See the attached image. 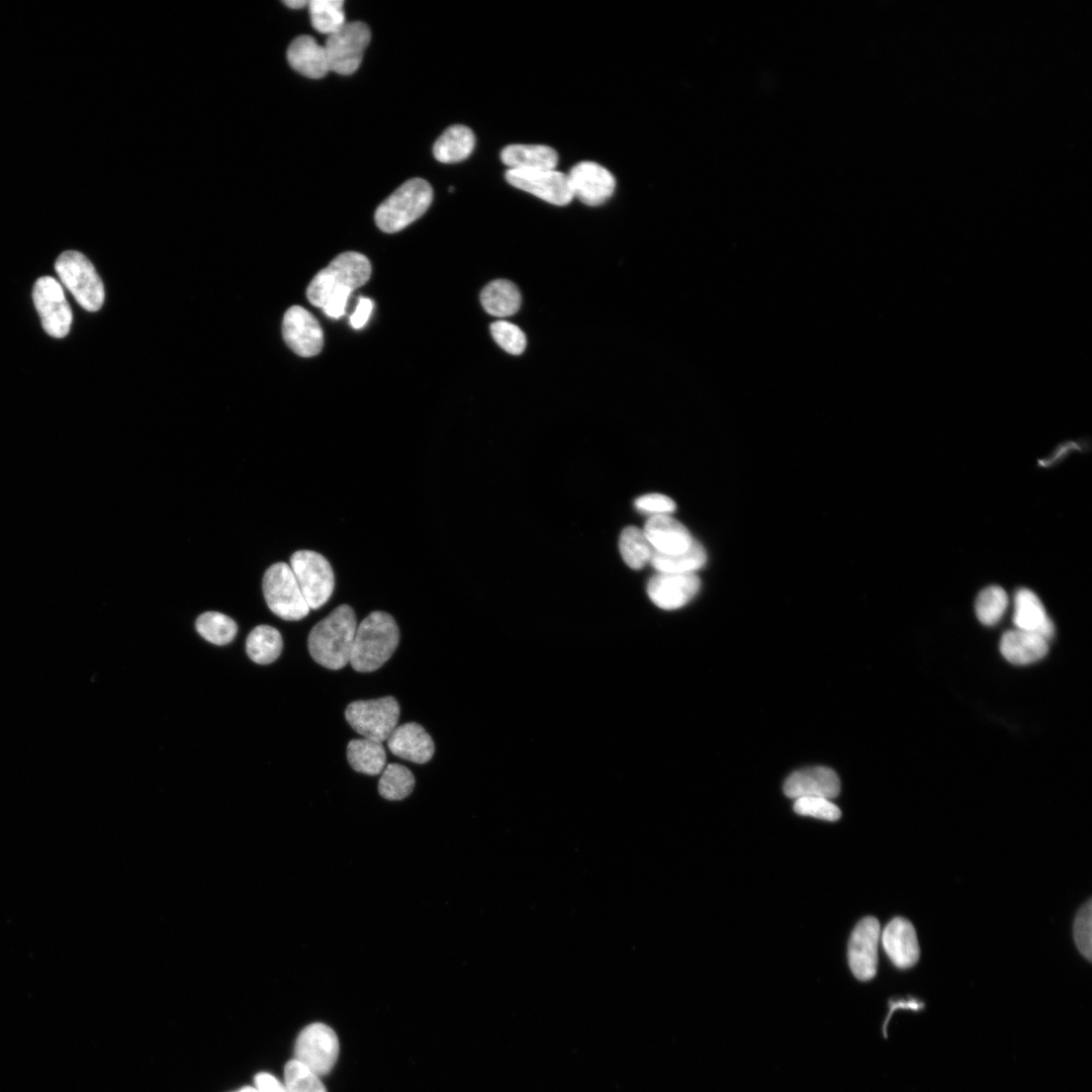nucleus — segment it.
Wrapping results in <instances>:
<instances>
[{"mask_svg":"<svg viewBox=\"0 0 1092 1092\" xmlns=\"http://www.w3.org/2000/svg\"><path fill=\"white\" fill-rule=\"evenodd\" d=\"M354 610L341 605L317 622L307 638L312 659L329 669H340L350 662L357 629Z\"/></svg>","mask_w":1092,"mask_h":1092,"instance_id":"1","label":"nucleus"},{"mask_svg":"<svg viewBox=\"0 0 1092 1092\" xmlns=\"http://www.w3.org/2000/svg\"><path fill=\"white\" fill-rule=\"evenodd\" d=\"M398 642L399 629L393 617L374 611L357 626L349 663L359 672L374 671L391 657Z\"/></svg>","mask_w":1092,"mask_h":1092,"instance_id":"2","label":"nucleus"},{"mask_svg":"<svg viewBox=\"0 0 1092 1092\" xmlns=\"http://www.w3.org/2000/svg\"><path fill=\"white\" fill-rule=\"evenodd\" d=\"M433 189L422 178L401 184L376 209V225L384 233H396L422 216L431 205Z\"/></svg>","mask_w":1092,"mask_h":1092,"instance_id":"3","label":"nucleus"},{"mask_svg":"<svg viewBox=\"0 0 1092 1092\" xmlns=\"http://www.w3.org/2000/svg\"><path fill=\"white\" fill-rule=\"evenodd\" d=\"M370 275L371 265L364 255L342 253L312 278L306 290L307 299L322 308L335 290L343 287L354 290L364 285Z\"/></svg>","mask_w":1092,"mask_h":1092,"instance_id":"4","label":"nucleus"},{"mask_svg":"<svg viewBox=\"0 0 1092 1092\" xmlns=\"http://www.w3.org/2000/svg\"><path fill=\"white\" fill-rule=\"evenodd\" d=\"M55 270L84 309L96 311L102 306L105 296L103 282L83 254L72 250L63 252L56 261Z\"/></svg>","mask_w":1092,"mask_h":1092,"instance_id":"5","label":"nucleus"},{"mask_svg":"<svg viewBox=\"0 0 1092 1092\" xmlns=\"http://www.w3.org/2000/svg\"><path fill=\"white\" fill-rule=\"evenodd\" d=\"M262 588L270 611L286 621H299L309 613L289 564L277 562L264 573Z\"/></svg>","mask_w":1092,"mask_h":1092,"instance_id":"6","label":"nucleus"},{"mask_svg":"<svg viewBox=\"0 0 1092 1092\" xmlns=\"http://www.w3.org/2000/svg\"><path fill=\"white\" fill-rule=\"evenodd\" d=\"M289 565L309 609L323 607L335 587L334 571L327 558L312 550H298L291 555Z\"/></svg>","mask_w":1092,"mask_h":1092,"instance_id":"7","label":"nucleus"},{"mask_svg":"<svg viewBox=\"0 0 1092 1092\" xmlns=\"http://www.w3.org/2000/svg\"><path fill=\"white\" fill-rule=\"evenodd\" d=\"M400 708L391 696L350 703L345 711L349 725L364 738L383 742L396 728Z\"/></svg>","mask_w":1092,"mask_h":1092,"instance_id":"8","label":"nucleus"},{"mask_svg":"<svg viewBox=\"0 0 1092 1092\" xmlns=\"http://www.w3.org/2000/svg\"><path fill=\"white\" fill-rule=\"evenodd\" d=\"M370 39V29L361 21L346 22L340 29L328 35L324 47L330 71L340 75L356 72Z\"/></svg>","mask_w":1092,"mask_h":1092,"instance_id":"9","label":"nucleus"},{"mask_svg":"<svg viewBox=\"0 0 1092 1092\" xmlns=\"http://www.w3.org/2000/svg\"><path fill=\"white\" fill-rule=\"evenodd\" d=\"M295 1060L309 1068L317 1076L328 1074L339 1055V1040L335 1031L324 1023L304 1027L295 1041Z\"/></svg>","mask_w":1092,"mask_h":1092,"instance_id":"10","label":"nucleus"},{"mask_svg":"<svg viewBox=\"0 0 1092 1092\" xmlns=\"http://www.w3.org/2000/svg\"><path fill=\"white\" fill-rule=\"evenodd\" d=\"M32 297L43 330L54 338L67 336L73 314L62 285L54 277L42 276L34 283Z\"/></svg>","mask_w":1092,"mask_h":1092,"instance_id":"11","label":"nucleus"},{"mask_svg":"<svg viewBox=\"0 0 1092 1092\" xmlns=\"http://www.w3.org/2000/svg\"><path fill=\"white\" fill-rule=\"evenodd\" d=\"M505 177L512 186L551 204L566 205L574 197L567 174L556 169H508Z\"/></svg>","mask_w":1092,"mask_h":1092,"instance_id":"12","label":"nucleus"},{"mask_svg":"<svg viewBox=\"0 0 1092 1092\" xmlns=\"http://www.w3.org/2000/svg\"><path fill=\"white\" fill-rule=\"evenodd\" d=\"M881 935L877 918H862L853 928L848 942V965L859 981H870L877 974L878 944Z\"/></svg>","mask_w":1092,"mask_h":1092,"instance_id":"13","label":"nucleus"},{"mask_svg":"<svg viewBox=\"0 0 1092 1092\" xmlns=\"http://www.w3.org/2000/svg\"><path fill=\"white\" fill-rule=\"evenodd\" d=\"M282 336L286 345L301 357L317 355L324 345V333L317 320L299 305L290 306L285 311Z\"/></svg>","mask_w":1092,"mask_h":1092,"instance_id":"14","label":"nucleus"},{"mask_svg":"<svg viewBox=\"0 0 1092 1092\" xmlns=\"http://www.w3.org/2000/svg\"><path fill=\"white\" fill-rule=\"evenodd\" d=\"M567 176L573 196L590 206L607 201L616 187L613 174L596 162H579L571 168Z\"/></svg>","mask_w":1092,"mask_h":1092,"instance_id":"15","label":"nucleus"},{"mask_svg":"<svg viewBox=\"0 0 1092 1092\" xmlns=\"http://www.w3.org/2000/svg\"><path fill=\"white\" fill-rule=\"evenodd\" d=\"M695 573L658 572L647 585V594L657 607L663 610L678 609L688 604L700 588Z\"/></svg>","mask_w":1092,"mask_h":1092,"instance_id":"16","label":"nucleus"},{"mask_svg":"<svg viewBox=\"0 0 1092 1092\" xmlns=\"http://www.w3.org/2000/svg\"><path fill=\"white\" fill-rule=\"evenodd\" d=\"M840 782L834 770L814 766L790 775L784 785V793L792 799L820 797L832 799L839 794Z\"/></svg>","mask_w":1092,"mask_h":1092,"instance_id":"17","label":"nucleus"},{"mask_svg":"<svg viewBox=\"0 0 1092 1092\" xmlns=\"http://www.w3.org/2000/svg\"><path fill=\"white\" fill-rule=\"evenodd\" d=\"M882 942L887 956L899 969H909L919 960L920 950L915 928L903 917H895L886 925Z\"/></svg>","mask_w":1092,"mask_h":1092,"instance_id":"18","label":"nucleus"},{"mask_svg":"<svg viewBox=\"0 0 1092 1092\" xmlns=\"http://www.w3.org/2000/svg\"><path fill=\"white\" fill-rule=\"evenodd\" d=\"M387 745L392 754L420 764L428 762L435 752L432 737L416 722L396 726L387 739Z\"/></svg>","mask_w":1092,"mask_h":1092,"instance_id":"19","label":"nucleus"},{"mask_svg":"<svg viewBox=\"0 0 1092 1092\" xmlns=\"http://www.w3.org/2000/svg\"><path fill=\"white\" fill-rule=\"evenodd\" d=\"M643 531L653 550L663 554L682 552L694 542L689 530L668 515L652 516Z\"/></svg>","mask_w":1092,"mask_h":1092,"instance_id":"20","label":"nucleus"},{"mask_svg":"<svg viewBox=\"0 0 1092 1092\" xmlns=\"http://www.w3.org/2000/svg\"><path fill=\"white\" fill-rule=\"evenodd\" d=\"M1013 623L1016 629L1035 633L1046 641L1056 631L1041 601L1027 588L1018 589L1014 596Z\"/></svg>","mask_w":1092,"mask_h":1092,"instance_id":"21","label":"nucleus"},{"mask_svg":"<svg viewBox=\"0 0 1092 1092\" xmlns=\"http://www.w3.org/2000/svg\"><path fill=\"white\" fill-rule=\"evenodd\" d=\"M287 61L299 74L320 79L330 72L329 61L324 46L309 35L295 37L287 49Z\"/></svg>","mask_w":1092,"mask_h":1092,"instance_id":"22","label":"nucleus"},{"mask_svg":"<svg viewBox=\"0 0 1092 1092\" xmlns=\"http://www.w3.org/2000/svg\"><path fill=\"white\" fill-rule=\"evenodd\" d=\"M999 648L1003 657L1010 663L1026 665L1046 655L1049 641L1035 633L1015 628L1002 635Z\"/></svg>","mask_w":1092,"mask_h":1092,"instance_id":"23","label":"nucleus"},{"mask_svg":"<svg viewBox=\"0 0 1092 1092\" xmlns=\"http://www.w3.org/2000/svg\"><path fill=\"white\" fill-rule=\"evenodd\" d=\"M502 162L514 170L556 169L557 152L545 145L514 144L503 149Z\"/></svg>","mask_w":1092,"mask_h":1092,"instance_id":"24","label":"nucleus"},{"mask_svg":"<svg viewBox=\"0 0 1092 1092\" xmlns=\"http://www.w3.org/2000/svg\"><path fill=\"white\" fill-rule=\"evenodd\" d=\"M475 136L472 130L461 124L448 127L435 142L433 154L441 163H457L472 153Z\"/></svg>","mask_w":1092,"mask_h":1092,"instance_id":"25","label":"nucleus"},{"mask_svg":"<svg viewBox=\"0 0 1092 1092\" xmlns=\"http://www.w3.org/2000/svg\"><path fill=\"white\" fill-rule=\"evenodd\" d=\"M480 302L491 315L504 317L516 313L521 305V294L511 281L497 279L488 283L480 293Z\"/></svg>","mask_w":1092,"mask_h":1092,"instance_id":"26","label":"nucleus"},{"mask_svg":"<svg viewBox=\"0 0 1092 1092\" xmlns=\"http://www.w3.org/2000/svg\"><path fill=\"white\" fill-rule=\"evenodd\" d=\"M347 758L354 770L369 776L381 774L386 763V753L381 742L364 737L352 739L348 743Z\"/></svg>","mask_w":1092,"mask_h":1092,"instance_id":"27","label":"nucleus"},{"mask_svg":"<svg viewBox=\"0 0 1092 1092\" xmlns=\"http://www.w3.org/2000/svg\"><path fill=\"white\" fill-rule=\"evenodd\" d=\"M283 641L280 632L269 625H259L248 635L246 651L256 663L268 664L281 654Z\"/></svg>","mask_w":1092,"mask_h":1092,"instance_id":"28","label":"nucleus"},{"mask_svg":"<svg viewBox=\"0 0 1092 1092\" xmlns=\"http://www.w3.org/2000/svg\"><path fill=\"white\" fill-rule=\"evenodd\" d=\"M706 560L705 549L694 540L687 550L679 553L663 554L653 550L650 563L659 572L694 573L705 564Z\"/></svg>","mask_w":1092,"mask_h":1092,"instance_id":"29","label":"nucleus"},{"mask_svg":"<svg viewBox=\"0 0 1092 1092\" xmlns=\"http://www.w3.org/2000/svg\"><path fill=\"white\" fill-rule=\"evenodd\" d=\"M619 549L626 564L633 569H640L650 562L653 548L643 530L629 526L619 539Z\"/></svg>","mask_w":1092,"mask_h":1092,"instance_id":"30","label":"nucleus"},{"mask_svg":"<svg viewBox=\"0 0 1092 1092\" xmlns=\"http://www.w3.org/2000/svg\"><path fill=\"white\" fill-rule=\"evenodd\" d=\"M414 787L415 777L406 766L389 763L381 772L378 792L386 800L398 801L406 798Z\"/></svg>","mask_w":1092,"mask_h":1092,"instance_id":"31","label":"nucleus"},{"mask_svg":"<svg viewBox=\"0 0 1092 1092\" xmlns=\"http://www.w3.org/2000/svg\"><path fill=\"white\" fill-rule=\"evenodd\" d=\"M202 638L215 645H226L234 640L238 627L229 616L218 612H205L195 622Z\"/></svg>","mask_w":1092,"mask_h":1092,"instance_id":"32","label":"nucleus"},{"mask_svg":"<svg viewBox=\"0 0 1092 1092\" xmlns=\"http://www.w3.org/2000/svg\"><path fill=\"white\" fill-rule=\"evenodd\" d=\"M343 0H311L308 3L310 21L315 30L332 34L345 23Z\"/></svg>","mask_w":1092,"mask_h":1092,"instance_id":"33","label":"nucleus"},{"mask_svg":"<svg viewBox=\"0 0 1092 1092\" xmlns=\"http://www.w3.org/2000/svg\"><path fill=\"white\" fill-rule=\"evenodd\" d=\"M1008 607L1006 592L997 585L984 588L975 603V612L979 621L987 626L997 624Z\"/></svg>","mask_w":1092,"mask_h":1092,"instance_id":"34","label":"nucleus"},{"mask_svg":"<svg viewBox=\"0 0 1092 1092\" xmlns=\"http://www.w3.org/2000/svg\"><path fill=\"white\" fill-rule=\"evenodd\" d=\"M284 1081L287 1092H327L320 1076L295 1059L285 1065Z\"/></svg>","mask_w":1092,"mask_h":1092,"instance_id":"35","label":"nucleus"},{"mask_svg":"<svg viewBox=\"0 0 1092 1092\" xmlns=\"http://www.w3.org/2000/svg\"><path fill=\"white\" fill-rule=\"evenodd\" d=\"M1073 937L1079 952L1092 961V900L1088 899L1078 910L1074 924Z\"/></svg>","mask_w":1092,"mask_h":1092,"instance_id":"36","label":"nucleus"},{"mask_svg":"<svg viewBox=\"0 0 1092 1092\" xmlns=\"http://www.w3.org/2000/svg\"><path fill=\"white\" fill-rule=\"evenodd\" d=\"M490 332L497 345L513 355L523 353L526 348V336L516 325L507 321H496L491 324Z\"/></svg>","mask_w":1092,"mask_h":1092,"instance_id":"37","label":"nucleus"},{"mask_svg":"<svg viewBox=\"0 0 1092 1092\" xmlns=\"http://www.w3.org/2000/svg\"><path fill=\"white\" fill-rule=\"evenodd\" d=\"M794 811L802 816L814 817L826 821H836L840 818L839 808L829 799L820 797H803L796 799Z\"/></svg>","mask_w":1092,"mask_h":1092,"instance_id":"38","label":"nucleus"},{"mask_svg":"<svg viewBox=\"0 0 1092 1092\" xmlns=\"http://www.w3.org/2000/svg\"><path fill=\"white\" fill-rule=\"evenodd\" d=\"M635 507L645 513L652 514L653 516L668 515L675 509L674 502L660 493H649L638 497L635 500Z\"/></svg>","mask_w":1092,"mask_h":1092,"instance_id":"39","label":"nucleus"},{"mask_svg":"<svg viewBox=\"0 0 1092 1092\" xmlns=\"http://www.w3.org/2000/svg\"><path fill=\"white\" fill-rule=\"evenodd\" d=\"M353 290L343 287L335 290L327 299L326 303L322 307L324 312L332 318H339L343 316L346 309L348 298Z\"/></svg>","mask_w":1092,"mask_h":1092,"instance_id":"40","label":"nucleus"},{"mask_svg":"<svg viewBox=\"0 0 1092 1092\" xmlns=\"http://www.w3.org/2000/svg\"><path fill=\"white\" fill-rule=\"evenodd\" d=\"M373 309V301L368 297H360L354 312L350 316V325L354 329L363 328L370 317Z\"/></svg>","mask_w":1092,"mask_h":1092,"instance_id":"41","label":"nucleus"},{"mask_svg":"<svg viewBox=\"0 0 1092 1092\" xmlns=\"http://www.w3.org/2000/svg\"><path fill=\"white\" fill-rule=\"evenodd\" d=\"M923 1007H924V1003L919 1001L916 998H913V997L896 998V999L889 1000V1012H888V1014L886 1016V1020H885V1023L883 1025L884 1035L887 1036V1033H886L887 1024H888L889 1019L891 1018L892 1014L894 1013V1011H896L897 1009H910V1010L918 1011V1010H921Z\"/></svg>","mask_w":1092,"mask_h":1092,"instance_id":"42","label":"nucleus"},{"mask_svg":"<svg viewBox=\"0 0 1092 1092\" xmlns=\"http://www.w3.org/2000/svg\"><path fill=\"white\" fill-rule=\"evenodd\" d=\"M259 1092H287L284 1084L269 1073H259L254 1079Z\"/></svg>","mask_w":1092,"mask_h":1092,"instance_id":"43","label":"nucleus"},{"mask_svg":"<svg viewBox=\"0 0 1092 1092\" xmlns=\"http://www.w3.org/2000/svg\"><path fill=\"white\" fill-rule=\"evenodd\" d=\"M286 6L292 9H300L304 6H308L309 1L306 0H285L283 1Z\"/></svg>","mask_w":1092,"mask_h":1092,"instance_id":"44","label":"nucleus"},{"mask_svg":"<svg viewBox=\"0 0 1092 1092\" xmlns=\"http://www.w3.org/2000/svg\"><path fill=\"white\" fill-rule=\"evenodd\" d=\"M235 1092H259V1091H258V1089L256 1087L245 1086V1087H243V1088H241V1089H239V1090H237Z\"/></svg>","mask_w":1092,"mask_h":1092,"instance_id":"45","label":"nucleus"}]
</instances>
